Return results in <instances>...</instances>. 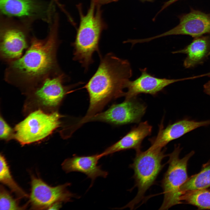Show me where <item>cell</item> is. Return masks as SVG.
<instances>
[{
	"label": "cell",
	"instance_id": "cell-1",
	"mask_svg": "<svg viewBox=\"0 0 210 210\" xmlns=\"http://www.w3.org/2000/svg\"><path fill=\"white\" fill-rule=\"evenodd\" d=\"M59 18L56 13L49 24L44 39L32 37L29 47L20 58L8 64L6 81L27 92L44 79L62 71L57 60L60 41L58 37Z\"/></svg>",
	"mask_w": 210,
	"mask_h": 210
},
{
	"label": "cell",
	"instance_id": "cell-2",
	"mask_svg": "<svg viewBox=\"0 0 210 210\" xmlns=\"http://www.w3.org/2000/svg\"><path fill=\"white\" fill-rule=\"evenodd\" d=\"M96 71L85 87L90 104L86 118L100 112L111 101L125 96L127 81L132 75L130 62L112 52L102 57Z\"/></svg>",
	"mask_w": 210,
	"mask_h": 210
},
{
	"label": "cell",
	"instance_id": "cell-3",
	"mask_svg": "<svg viewBox=\"0 0 210 210\" xmlns=\"http://www.w3.org/2000/svg\"><path fill=\"white\" fill-rule=\"evenodd\" d=\"M101 5L91 0L87 13L84 15L79 5L78 9L80 20L73 47V59L78 62L87 71L93 62L92 56L95 52L101 56L99 43L102 31L106 27L102 16Z\"/></svg>",
	"mask_w": 210,
	"mask_h": 210
},
{
	"label": "cell",
	"instance_id": "cell-4",
	"mask_svg": "<svg viewBox=\"0 0 210 210\" xmlns=\"http://www.w3.org/2000/svg\"><path fill=\"white\" fill-rule=\"evenodd\" d=\"M34 22L0 14V57L8 64L21 57L29 47Z\"/></svg>",
	"mask_w": 210,
	"mask_h": 210
},
{
	"label": "cell",
	"instance_id": "cell-5",
	"mask_svg": "<svg viewBox=\"0 0 210 210\" xmlns=\"http://www.w3.org/2000/svg\"><path fill=\"white\" fill-rule=\"evenodd\" d=\"M131 167L134 172V178L138 192L135 197L124 207L132 208L142 200L147 190L153 183L163 166L166 156L162 149L150 147L144 151L136 152Z\"/></svg>",
	"mask_w": 210,
	"mask_h": 210
},
{
	"label": "cell",
	"instance_id": "cell-6",
	"mask_svg": "<svg viewBox=\"0 0 210 210\" xmlns=\"http://www.w3.org/2000/svg\"><path fill=\"white\" fill-rule=\"evenodd\" d=\"M62 117L56 111L48 113L36 110L15 126L14 137L22 145L41 141L60 126Z\"/></svg>",
	"mask_w": 210,
	"mask_h": 210
},
{
	"label": "cell",
	"instance_id": "cell-7",
	"mask_svg": "<svg viewBox=\"0 0 210 210\" xmlns=\"http://www.w3.org/2000/svg\"><path fill=\"white\" fill-rule=\"evenodd\" d=\"M181 150L179 146H177L169 155V167L162 182L164 199L160 210L167 209L181 203L180 188L188 178L187 164L194 152L180 158Z\"/></svg>",
	"mask_w": 210,
	"mask_h": 210
},
{
	"label": "cell",
	"instance_id": "cell-8",
	"mask_svg": "<svg viewBox=\"0 0 210 210\" xmlns=\"http://www.w3.org/2000/svg\"><path fill=\"white\" fill-rule=\"evenodd\" d=\"M55 0H0V14L49 24L56 13Z\"/></svg>",
	"mask_w": 210,
	"mask_h": 210
},
{
	"label": "cell",
	"instance_id": "cell-9",
	"mask_svg": "<svg viewBox=\"0 0 210 210\" xmlns=\"http://www.w3.org/2000/svg\"><path fill=\"white\" fill-rule=\"evenodd\" d=\"M68 77L62 72L48 76L27 92L41 106L48 108L57 106L75 85H65Z\"/></svg>",
	"mask_w": 210,
	"mask_h": 210
},
{
	"label": "cell",
	"instance_id": "cell-10",
	"mask_svg": "<svg viewBox=\"0 0 210 210\" xmlns=\"http://www.w3.org/2000/svg\"><path fill=\"white\" fill-rule=\"evenodd\" d=\"M70 185L66 183L52 187L39 178L32 177L29 200L31 208L36 209H48L55 204L70 202L73 198H79L78 196L67 189Z\"/></svg>",
	"mask_w": 210,
	"mask_h": 210
},
{
	"label": "cell",
	"instance_id": "cell-11",
	"mask_svg": "<svg viewBox=\"0 0 210 210\" xmlns=\"http://www.w3.org/2000/svg\"><path fill=\"white\" fill-rule=\"evenodd\" d=\"M135 98L125 99L121 103L112 105L106 111L86 118L85 122L100 121L116 125L139 123L146 112V107Z\"/></svg>",
	"mask_w": 210,
	"mask_h": 210
},
{
	"label": "cell",
	"instance_id": "cell-12",
	"mask_svg": "<svg viewBox=\"0 0 210 210\" xmlns=\"http://www.w3.org/2000/svg\"><path fill=\"white\" fill-rule=\"evenodd\" d=\"M178 24L160 34L147 38L150 41L156 38L172 35H186L193 38L210 34V13L191 7L190 12L178 16Z\"/></svg>",
	"mask_w": 210,
	"mask_h": 210
},
{
	"label": "cell",
	"instance_id": "cell-13",
	"mask_svg": "<svg viewBox=\"0 0 210 210\" xmlns=\"http://www.w3.org/2000/svg\"><path fill=\"white\" fill-rule=\"evenodd\" d=\"M141 75L135 80H128L127 83L125 99L135 98L141 93L155 95L167 86L174 83L189 78L179 79H169L156 77L148 73L146 68L140 69Z\"/></svg>",
	"mask_w": 210,
	"mask_h": 210
},
{
	"label": "cell",
	"instance_id": "cell-14",
	"mask_svg": "<svg viewBox=\"0 0 210 210\" xmlns=\"http://www.w3.org/2000/svg\"><path fill=\"white\" fill-rule=\"evenodd\" d=\"M210 124V120L196 121L188 119L181 120L164 128L160 124L157 136L151 140V147L162 149L169 142L201 126Z\"/></svg>",
	"mask_w": 210,
	"mask_h": 210
},
{
	"label": "cell",
	"instance_id": "cell-15",
	"mask_svg": "<svg viewBox=\"0 0 210 210\" xmlns=\"http://www.w3.org/2000/svg\"><path fill=\"white\" fill-rule=\"evenodd\" d=\"M101 158L100 154L83 156L74 155L64 161L62 168L67 173L73 172L83 173L91 179L92 183L97 177L105 178L108 175V172L98 165L99 160Z\"/></svg>",
	"mask_w": 210,
	"mask_h": 210
},
{
	"label": "cell",
	"instance_id": "cell-16",
	"mask_svg": "<svg viewBox=\"0 0 210 210\" xmlns=\"http://www.w3.org/2000/svg\"><path fill=\"white\" fill-rule=\"evenodd\" d=\"M152 130V126L147 121L141 122L120 140L100 153V155L102 157L116 152L131 149H135L136 152L139 151L143 140L150 134Z\"/></svg>",
	"mask_w": 210,
	"mask_h": 210
},
{
	"label": "cell",
	"instance_id": "cell-17",
	"mask_svg": "<svg viewBox=\"0 0 210 210\" xmlns=\"http://www.w3.org/2000/svg\"><path fill=\"white\" fill-rule=\"evenodd\" d=\"M172 53L187 55L183 63L186 68L201 64L210 55V35L194 38L191 43L184 48L173 51Z\"/></svg>",
	"mask_w": 210,
	"mask_h": 210
},
{
	"label": "cell",
	"instance_id": "cell-18",
	"mask_svg": "<svg viewBox=\"0 0 210 210\" xmlns=\"http://www.w3.org/2000/svg\"><path fill=\"white\" fill-rule=\"evenodd\" d=\"M210 186V164L198 173L188 178L180 188L181 195L188 191L206 189Z\"/></svg>",
	"mask_w": 210,
	"mask_h": 210
},
{
	"label": "cell",
	"instance_id": "cell-19",
	"mask_svg": "<svg viewBox=\"0 0 210 210\" xmlns=\"http://www.w3.org/2000/svg\"><path fill=\"white\" fill-rule=\"evenodd\" d=\"M181 201L195 206L200 209H210V190L206 189L187 192L181 196Z\"/></svg>",
	"mask_w": 210,
	"mask_h": 210
},
{
	"label": "cell",
	"instance_id": "cell-20",
	"mask_svg": "<svg viewBox=\"0 0 210 210\" xmlns=\"http://www.w3.org/2000/svg\"><path fill=\"white\" fill-rule=\"evenodd\" d=\"M0 181L8 187L19 198L27 197L28 195L16 183L13 179L4 157L0 156Z\"/></svg>",
	"mask_w": 210,
	"mask_h": 210
},
{
	"label": "cell",
	"instance_id": "cell-21",
	"mask_svg": "<svg viewBox=\"0 0 210 210\" xmlns=\"http://www.w3.org/2000/svg\"><path fill=\"white\" fill-rule=\"evenodd\" d=\"M25 207L20 206L17 201L2 186L0 189V210H21Z\"/></svg>",
	"mask_w": 210,
	"mask_h": 210
},
{
	"label": "cell",
	"instance_id": "cell-22",
	"mask_svg": "<svg viewBox=\"0 0 210 210\" xmlns=\"http://www.w3.org/2000/svg\"><path fill=\"white\" fill-rule=\"evenodd\" d=\"M12 128L1 116L0 118V138L2 140H9L14 137Z\"/></svg>",
	"mask_w": 210,
	"mask_h": 210
},
{
	"label": "cell",
	"instance_id": "cell-23",
	"mask_svg": "<svg viewBox=\"0 0 210 210\" xmlns=\"http://www.w3.org/2000/svg\"><path fill=\"white\" fill-rule=\"evenodd\" d=\"M179 0H169L168 1H167L164 4L163 6H162L161 9L158 12V13L161 12L162 10H164L165 8H166L167 7L171 5L172 4L174 3V2L178 1Z\"/></svg>",
	"mask_w": 210,
	"mask_h": 210
},
{
	"label": "cell",
	"instance_id": "cell-24",
	"mask_svg": "<svg viewBox=\"0 0 210 210\" xmlns=\"http://www.w3.org/2000/svg\"><path fill=\"white\" fill-rule=\"evenodd\" d=\"M97 4L101 5L107 4L111 2L116 1L118 0H94Z\"/></svg>",
	"mask_w": 210,
	"mask_h": 210
},
{
	"label": "cell",
	"instance_id": "cell-25",
	"mask_svg": "<svg viewBox=\"0 0 210 210\" xmlns=\"http://www.w3.org/2000/svg\"><path fill=\"white\" fill-rule=\"evenodd\" d=\"M203 87L204 92L210 96V80L206 83Z\"/></svg>",
	"mask_w": 210,
	"mask_h": 210
},
{
	"label": "cell",
	"instance_id": "cell-26",
	"mask_svg": "<svg viewBox=\"0 0 210 210\" xmlns=\"http://www.w3.org/2000/svg\"><path fill=\"white\" fill-rule=\"evenodd\" d=\"M142 1H153V0H141Z\"/></svg>",
	"mask_w": 210,
	"mask_h": 210
},
{
	"label": "cell",
	"instance_id": "cell-27",
	"mask_svg": "<svg viewBox=\"0 0 210 210\" xmlns=\"http://www.w3.org/2000/svg\"></svg>",
	"mask_w": 210,
	"mask_h": 210
}]
</instances>
